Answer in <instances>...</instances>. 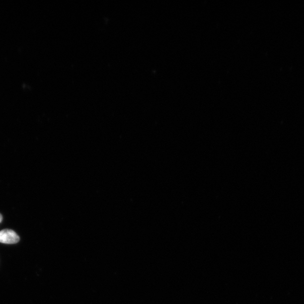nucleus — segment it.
<instances>
[{"label": "nucleus", "instance_id": "1", "mask_svg": "<svg viewBox=\"0 0 304 304\" xmlns=\"http://www.w3.org/2000/svg\"><path fill=\"white\" fill-rule=\"evenodd\" d=\"M20 237L14 230L3 229L0 231V243L15 244L19 241Z\"/></svg>", "mask_w": 304, "mask_h": 304}, {"label": "nucleus", "instance_id": "2", "mask_svg": "<svg viewBox=\"0 0 304 304\" xmlns=\"http://www.w3.org/2000/svg\"><path fill=\"white\" fill-rule=\"evenodd\" d=\"M2 219H3L2 215L1 214H0V223L2 222Z\"/></svg>", "mask_w": 304, "mask_h": 304}]
</instances>
